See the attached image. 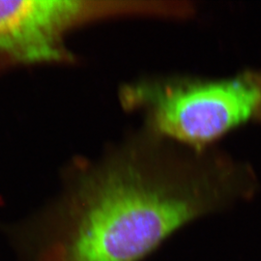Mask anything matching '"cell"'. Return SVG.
I'll return each mask as SVG.
<instances>
[{"label":"cell","instance_id":"3","mask_svg":"<svg viewBox=\"0 0 261 261\" xmlns=\"http://www.w3.org/2000/svg\"><path fill=\"white\" fill-rule=\"evenodd\" d=\"M159 2L110 0L0 1V57L14 65L74 61L68 34L85 24L123 17L159 16Z\"/></svg>","mask_w":261,"mask_h":261},{"label":"cell","instance_id":"2","mask_svg":"<svg viewBox=\"0 0 261 261\" xmlns=\"http://www.w3.org/2000/svg\"><path fill=\"white\" fill-rule=\"evenodd\" d=\"M124 110L139 112L145 129L192 149L204 150L247 122H261V72L221 80L146 77L123 85Z\"/></svg>","mask_w":261,"mask_h":261},{"label":"cell","instance_id":"1","mask_svg":"<svg viewBox=\"0 0 261 261\" xmlns=\"http://www.w3.org/2000/svg\"><path fill=\"white\" fill-rule=\"evenodd\" d=\"M246 163L143 129L75 164L60 194L14 225L19 261H143L197 219L254 194Z\"/></svg>","mask_w":261,"mask_h":261}]
</instances>
